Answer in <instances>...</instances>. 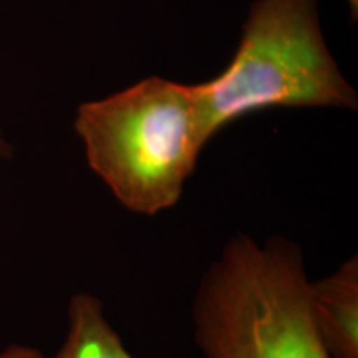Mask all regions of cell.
<instances>
[{"instance_id": "cell-3", "label": "cell", "mask_w": 358, "mask_h": 358, "mask_svg": "<svg viewBox=\"0 0 358 358\" xmlns=\"http://www.w3.org/2000/svg\"><path fill=\"white\" fill-rule=\"evenodd\" d=\"M211 140L256 111L357 108V93L327 47L317 0H256L236 55L199 83Z\"/></svg>"}, {"instance_id": "cell-7", "label": "cell", "mask_w": 358, "mask_h": 358, "mask_svg": "<svg viewBox=\"0 0 358 358\" xmlns=\"http://www.w3.org/2000/svg\"><path fill=\"white\" fill-rule=\"evenodd\" d=\"M8 153H10V145H8V141L3 138L2 131H0V158H7Z\"/></svg>"}, {"instance_id": "cell-1", "label": "cell", "mask_w": 358, "mask_h": 358, "mask_svg": "<svg viewBox=\"0 0 358 358\" xmlns=\"http://www.w3.org/2000/svg\"><path fill=\"white\" fill-rule=\"evenodd\" d=\"M88 166L129 213L158 216L181 199L211 141L199 85L148 77L75 115Z\"/></svg>"}, {"instance_id": "cell-6", "label": "cell", "mask_w": 358, "mask_h": 358, "mask_svg": "<svg viewBox=\"0 0 358 358\" xmlns=\"http://www.w3.org/2000/svg\"><path fill=\"white\" fill-rule=\"evenodd\" d=\"M0 358H43V355L35 347L12 343V345L0 350Z\"/></svg>"}, {"instance_id": "cell-4", "label": "cell", "mask_w": 358, "mask_h": 358, "mask_svg": "<svg viewBox=\"0 0 358 358\" xmlns=\"http://www.w3.org/2000/svg\"><path fill=\"white\" fill-rule=\"evenodd\" d=\"M310 308L317 334L332 358H358V257L332 274L310 280Z\"/></svg>"}, {"instance_id": "cell-5", "label": "cell", "mask_w": 358, "mask_h": 358, "mask_svg": "<svg viewBox=\"0 0 358 358\" xmlns=\"http://www.w3.org/2000/svg\"><path fill=\"white\" fill-rule=\"evenodd\" d=\"M66 319L64 343L52 358H134L110 324L105 306L96 295H71Z\"/></svg>"}, {"instance_id": "cell-2", "label": "cell", "mask_w": 358, "mask_h": 358, "mask_svg": "<svg viewBox=\"0 0 358 358\" xmlns=\"http://www.w3.org/2000/svg\"><path fill=\"white\" fill-rule=\"evenodd\" d=\"M204 358H332L317 334L301 245L237 234L206 267L191 307Z\"/></svg>"}]
</instances>
